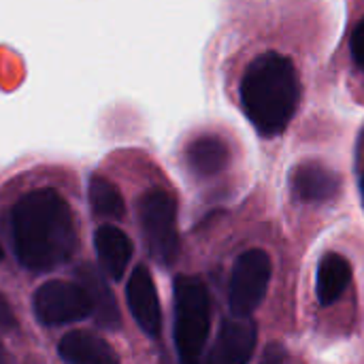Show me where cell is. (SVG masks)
<instances>
[{"mask_svg":"<svg viewBox=\"0 0 364 364\" xmlns=\"http://www.w3.org/2000/svg\"><path fill=\"white\" fill-rule=\"evenodd\" d=\"M13 252L21 267L49 273L77 252V224L68 203L49 188L21 196L11 211Z\"/></svg>","mask_w":364,"mask_h":364,"instance_id":"cell-1","label":"cell"},{"mask_svg":"<svg viewBox=\"0 0 364 364\" xmlns=\"http://www.w3.org/2000/svg\"><path fill=\"white\" fill-rule=\"evenodd\" d=\"M301 100L299 73L288 55L267 51L250 62L241 79V105L262 136L282 134Z\"/></svg>","mask_w":364,"mask_h":364,"instance_id":"cell-2","label":"cell"},{"mask_svg":"<svg viewBox=\"0 0 364 364\" xmlns=\"http://www.w3.org/2000/svg\"><path fill=\"white\" fill-rule=\"evenodd\" d=\"M173 339L181 363H196L207 348L211 324V301L207 286L188 275H179L173 286Z\"/></svg>","mask_w":364,"mask_h":364,"instance_id":"cell-3","label":"cell"},{"mask_svg":"<svg viewBox=\"0 0 364 364\" xmlns=\"http://www.w3.org/2000/svg\"><path fill=\"white\" fill-rule=\"evenodd\" d=\"M141 230L151 258L171 267L179 256V232H177V203L166 190H149L139 200Z\"/></svg>","mask_w":364,"mask_h":364,"instance_id":"cell-4","label":"cell"},{"mask_svg":"<svg viewBox=\"0 0 364 364\" xmlns=\"http://www.w3.org/2000/svg\"><path fill=\"white\" fill-rule=\"evenodd\" d=\"M271 282V258L262 250L243 252L230 275L228 307L235 316H252L264 301Z\"/></svg>","mask_w":364,"mask_h":364,"instance_id":"cell-5","label":"cell"},{"mask_svg":"<svg viewBox=\"0 0 364 364\" xmlns=\"http://www.w3.org/2000/svg\"><path fill=\"white\" fill-rule=\"evenodd\" d=\"M34 314L45 326H64L92 316V299L81 284L47 282L34 294Z\"/></svg>","mask_w":364,"mask_h":364,"instance_id":"cell-6","label":"cell"},{"mask_svg":"<svg viewBox=\"0 0 364 364\" xmlns=\"http://www.w3.org/2000/svg\"><path fill=\"white\" fill-rule=\"evenodd\" d=\"M126 301L139 328L147 337L158 339L162 333V309H160L156 284L147 267H136L132 271L126 286Z\"/></svg>","mask_w":364,"mask_h":364,"instance_id":"cell-7","label":"cell"},{"mask_svg":"<svg viewBox=\"0 0 364 364\" xmlns=\"http://www.w3.org/2000/svg\"><path fill=\"white\" fill-rule=\"evenodd\" d=\"M256 350V324L250 316H230L222 322L209 363L245 364Z\"/></svg>","mask_w":364,"mask_h":364,"instance_id":"cell-8","label":"cell"},{"mask_svg":"<svg viewBox=\"0 0 364 364\" xmlns=\"http://www.w3.org/2000/svg\"><path fill=\"white\" fill-rule=\"evenodd\" d=\"M290 190L296 200L307 205H320L337 198V194L341 192V179L328 166L307 160L292 168Z\"/></svg>","mask_w":364,"mask_h":364,"instance_id":"cell-9","label":"cell"},{"mask_svg":"<svg viewBox=\"0 0 364 364\" xmlns=\"http://www.w3.org/2000/svg\"><path fill=\"white\" fill-rule=\"evenodd\" d=\"M94 247H96L102 271L113 282H119L124 277V273L132 260V252H134L130 237L122 228L107 224L94 232Z\"/></svg>","mask_w":364,"mask_h":364,"instance_id":"cell-10","label":"cell"},{"mask_svg":"<svg viewBox=\"0 0 364 364\" xmlns=\"http://www.w3.org/2000/svg\"><path fill=\"white\" fill-rule=\"evenodd\" d=\"M77 277L81 279L79 284L87 290L92 299V316L96 318L98 326L105 331H117L122 324L119 307L100 271H96L92 264H83L77 269Z\"/></svg>","mask_w":364,"mask_h":364,"instance_id":"cell-11","label":"cell"},{"mask_svg":"<svg viewBox=\"0 0 364 364\" xmlns=\"http://www.w3.org/2000/svg\"><path fill=\"white\" fill-rule=\"evenodd\" d=\"M188 168L198 177H213L230 162V147L218 134H200L186 147Z\"/></svg>","mask_w":364,"mask_h":364,"instance_id":"cell-12","label":"cell"},{"mask_svg":"<svg viewBox=\"0 0 364 364\" xmlns=\"http://www.w3.org/2000/svg\"><path fill=\"white\" fill-rule=\"evenodd\" d=\"M58 354L62 360L70 364H113L117 356L109 348L107 341L92 333L75 331L62 337L58 346Z\"/></svg>","mask_w":364,"mask_h":364,"instance_id":"cell-13","label":"cell"},{"mask_svg":"<svg viewBox=\"0 0 364 364\" xmlns=\"http://www.w3.org/2000/svg\"><path fill=\"white\" fill-rule=\"evenodd\" d=\"M352 282V267L341 254H326L318 264V279H316V294L320 305L328 307L337 303Z\"/></svg>","mask_w":364,"mask_h":364,"instance_id":"cell-14","label":"cell"},{"mask_svg":"<svg viewBox=\"0 0 364 364\" xmlns=\"http://www.w3.org/2000/svg\"><path fill=\"white\" fill-rule=\"evenodd\" d=\"M90 205H92V211L105 220H122L126 211L119 190L109 179L98 177V175L90 179Z\"/></svg>","mask_w":364,"mask_h":364,"instance_id":"cell-15","label":"cell"},{"mask_svg":"<svg viewBox=\"0 0 364 364\" xmlns=\"http://www.w3.org/2000/svg\"><path fill=\"white\" fill-rule=\"evenodd\" d=\"M352 53H354V60L358 62V66L364 70V19L352 34Z\"/></svg>","mask_w":364,"mask_h":364,"instance_id":"cell-16","label":"cell"},{"mask_svg":"<svg viewBox=\"0 0 364 364\" xmlns=\"http://www.w3.org/2000/svg\"><path fill=\"white\" fill-rule=\"evenodd\" d=\"M0 328L2 331H15L17 328V322H15V316L9 307V303L0 296Z\"/></svg>","mask_w":364,"mask_h":364,"instance_id":"cell-17","label":"cell"},{"mask_svg":"<svg viewBox=\"0 0 364 364\" xmlns=\"http://www.w3.org/2000/svg\"><path fill=\"white\" fill-rule=\"evenodd\" d=\"M4 358H6V354H4V348H2V346H0V363H2V360H4Z\"/></svg>","mask_w":364,"mask_h":364,"instance_id":"cell-18","label":"cell"},{"mask_svg":"<svg viewBox=\"0 0 364 364\" xmlns=\"http://www.w3.org/2000/svg\"><path fill=\"white\" fill-rule=\"evenodd\" d=\"M0 260H2V245H0Z\"/></svg>","mask_w":364,"mask_h":364,"instance_id":"cell-19","label":"cell"},{"mask_svg":"<svg viewBox=\"0 0 364 364\" xmlns=\"http://www.w3.org/2000/svg\"><path fill=\"white\" fill-rule=\"evenodd\" d=\"M363 192H364V175H363Z\"/></svg>","mask_w":364,"mask_h":364,"instance_id":"cell-20","label":"cell"}]
</instances>
